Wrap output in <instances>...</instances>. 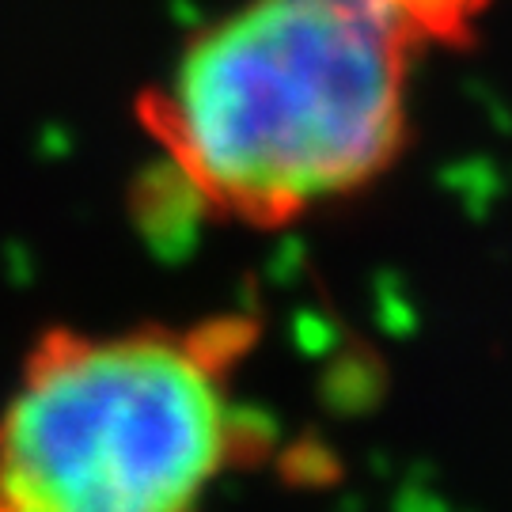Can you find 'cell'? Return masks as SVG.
Wrapping results in <instances>:
<instances>
[{
    "label": "cell",
    "mask_w": 512,
    "mask_h": 512,
    "mask_svg": "<svg viewBox=\"0 0 512 512\" xmlns=\"http://www.w3.org/2000/svg\"><path fill=\"white\" fill-rule=\"evenodd\" d=\"M239 444L224 342L61 338L0 410V512H202Z\"/></svg>",
    "instance_id": "obj_2"
},
{
    "label": "cell",
    "mask_w": 512,
    "mask_h": 512,
    "mask_svg": "<svg viewBox=\"0 0 512 512\" xmlns=\"http://www.w3.org/2000/svg\"><path fill=\"white\" fill-rule=\"evenodd\" d=\"M482 4L239 0L167 76V160L198 202L266 224L349 198L403 148L418 57Z\"/></svg>",
    "instance_id": "obj_1"
}]
</instances>
